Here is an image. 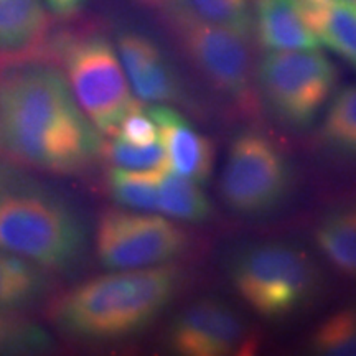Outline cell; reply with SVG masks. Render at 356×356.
Segmentation results:
<instances>
[{"label":"cell","mask_w":356,"mask_h":356,"mask_svg":"<svg viewBox=\"0 0 356 356\" xmlns=\"http://www.w3.org/2000/svg\"><path fill=\"white\" fill-rule=\"evenodd\" d=\"M102 152L99 131L65 74L26 58L0 73V159L55 175H76Z\"/></svg>","instance_id":"cell-1"},{"label":"cell","mask_w":356,"mask_h":356,"mask_svg":"<svg viewBox=\"0 0 356 356\" xmlns=\"http://www.w3.org/2000/svg\"><path fill=\"white\" fill-rule=\"evenodd\" d=\"M181 273L173 264L111 270L51 302L48 317L58 332L86 343H111L139 335L175 299Z\"/></svg>","instance_id":"cell-2"},{"label":"cell","mask_w":356,"mask_h":356,"mask_svg":"<svg viewBox=\"0 0 356 356\" xmlns=\"http://www.w3.org/2000/svg\"><path fill=\"white\" fill-rule=\"evenodd\" d=\"M0 249L50 273H66L81 261L86 228L66 200L0 159Z\"/></svg>","instance_id":"cell-3"},{"label":"cell","mask_w":356,"mask_h":356,"mask_svg":"<svg viewBox=\"0 0 356 356\" xmlns=\"http://www.w3.org/2000/svg\"><path fill=\"white\" fill-rule=\"evenodd\" d=\"M231 286L264 318L291 317L317 299L322 273L305 249L267 241L243 246L228 264Z\"/></svg>","instance_id":"cell-4"},{"label":"cell","mask_w":356,"mask_h":356,"mask_svg":"<svg viewBox=\"0 0 356 356\" xmlns=\"http://www.w3.org/2000/svg\"><path fill=\"white\" fill-rule=\"evenodd\" d=\"M51 55L92 126L99 134L114 136L137 104L114 44L101 33H66L55 40Z\"/></svg>","instance_id":"cell-5"},{"label":"cell","mask_w":356,"mask_h":356,"mask_svg":"<svg viewBox=\"0 0 356 356\" xmlns=\"http://www.w3.org/2000/svg\"><path fill=\"white\" fill-rule=\"evenodd\" d=\"M163 6L181 50L204 81L221 96L251 109L256 79L251 37L200 19L175 0Z\"/></svg>","instance_id":"cell-6"},{"label":"cell","mask_w":356,"mask_h":356,"mask_svg":"<svg viewBox=\"0 0 356 356\" xmlns=\"http://www.w3.org/2000/svg\"><path fill=\"white\" fill-rule=\"evenodd\" d=\"M335 65L318 48L267 51L256 83L270 114L284 126L305 129L317 121L337 88Z\"/></svg>","instance_id":"cell-7"},{"label":"cell","mask_w":356,"mask_h":356,"mask_svg":"<svg viewBox=\"0 0 356 356\" xmlns=\"http://www.w3.org/2000/svg\"><path fill=\"white\" fill-rule=\"evenodd\" d=\"M291 186V163L269 137L246 131L231 140L220 177V197L231 211L267 215L286 202Z\"/></svg>","instance_id":"cell-8"},{"label":"cell","mask_w":356,"mask_h":356,"mask_svg":"<svg viewBox=\"0 0 356 356\" xmlns=\"http://www.w3.org/2000/svg\"><path fill=\"white\" fill-rule=\"evenodd\" d=\"M188 248V236L167 216L154 211L109 208L97 218L95 249L108 270L168 264Z\"/></svg>","instance_id":"cell-9"},{"label":"cell","mask_w":356,"mask_h":356,"mask_svg":"<svg viewBox=\"0 0 356 356\" xmlns=\"http://www.w3.org/2000/svg\"><path fill=\"white\" fill-rule=\"evenodd\" d=\"M167 343L181 356H231L252 353L256 337L233 307L218 299H200L172 320Z\"/></svg>","instance_id":"cell-10"},{"label":"cell","mask_w":356,"mask_h":356,"mask_svg":"<svg viewBox=\"0 0 356 356\" xmlns=\"http://www.w3.org/2000/svg\"><path fill=\"white\" fill-rule=\"evenodd\" d=\"M132 92L140 101L165 104L180 101L184 86L162 48L144 33L124 30L115 43Z\"/></svg>","instance_id":"cell-11"},{"label":"cell","mask_w":356,"mask_h":356,"mask_svg":"<svg viewBox=\"0 0 356 356\" xmlns=\"http://www.w3.org/2000/svg\"><path fill=\"white\" fill-rule=\"evenodd\" d=\"M147 111L157 124L168 168L198 185L208 184L215 165L213 142L170 106L154 104Z\"/></svg>","instance_id":"cell-12"},{"label":"cell","mask_w":356,"mask_h":356,"mask_svg":"<svg viewBox=\"0 0 356 356\" xmlns=\"http://www.w3.org/2000/svg\"><path fill=\"white\" fill-rule=\"evenodd\" d=\"M254 33L267 51L314 50L318 38L302 17L297 0H254Z\"/></svg>","instance_id":"cell-13"},{"label":"cell","mask_w":356,"mask_h":356,"mask_svg":"<svg viewBox=\"0 0 356 356\" xmlns=\"http://www.w3.org/2000/svg\"><path fill=\"white\" fill-rule=\"evenodd\" d=\"M50 19L43 0H0V55L35 58Z\"/></svg>","instance_id":"cell-14"},{"label":"cell","mask_w":356,"mask_h":356,"mask_svg":"<svg viewBox=\"0 0 356 356\" xmlns=\"http://www.w3.org/2000/svg\"><path fill=\"white\" fill-rule=\"evenodd\" d=\"M320 43L356 66V3L351 0H297Z\"/></svg>","instance_id":"cell-15"},{"label":"cell","mask_w":356,"mask_h":356,"mask_svg":"<svg viewBox=\"0 0 356 356\" xmlns=\"http://www.w3.org/2000/svg\"><path fill=\"white\" fill-rule=\"evenodd\" d=\"M50 275L33 262L0 249V312H22L47 296Z\"/></svg>","instance_id":"cell-16"},{"label":"cell","mask_w":356,"mask_h":356,"mask_svg":"<svg viewBox=\"0 0 356 356\" xmlns=\"http://www.w3.org/2000/svg\"><path fill=\"white\" fill-rule=\"evenodd\" d=\"M314 241L338 273L356 280V208L323 218L314 231Z\"/></svg>","instance_id":"cell-17"},{"label":"cell","mask_w":356,"mask_h":356,"mask_svg":"<svg viewBox=\"0 0 356 356\" xmlns=\"http://www.w3.org/2000/svg\"><path fill=\"white\" fill-rule=\"evenodd\" d=\"M157 213L177 221L203 222L211 216L213 208L202 185L168 172L167 168L159 178Z\"/></svg>","instance_id":"cell-18"},{"label":"cell","mask_w":356,"mask_h":356,"mask_svg":"<svg viewBox=\"0 0 356 356\" xmlns=\"http://www.w3.org/2000/svg\"><path fill=\"white\" fill-rule=\"evenodd\" d=\"M320 139L333 152L356 157V84L333 97L320 127Z\"/></svg>","instance_id":"cell-19"},{"label":"cell","mask_w":356,"mask_h":356,"mask_svg":"<svg viewBox=\"0 0 356 356\" xmlns=\"http://www.w3.org/2000/svg\"><path fill=\"white\" fill-rule=\"evenodd\" d=\"M162 172L126 170L113 167L108 175L109 195L115 203L129 210L157 213L159 178Z\"/></svg>","instance_id":"cell-20"},{"label":"cell","mask_w":356,"mask_h":356,"mask_svg":"<svg viewBox=\"0 0 356 356\" xmlns=\"http://www.w3.org/2000/svg\"><path fill=\"white\" fill-rule=\"evenodd\" d=\"M309 348L322 356H356V307L325 318L312 333Z\"/></svg>","instance_id":"cell-21"},{"label":"cell","mask_w":356,"mask_h":356,"mask_svg":"<svg viewBox=\"0 0 356 356\" xmlns=\"http://www.w3.org/2000/svg\"><path fill=\"white\" fill-rule=\"evenodd\" d=\"M51 348V338L20 312H0V355H33Z\"/></svg>","instance_id":"cell-22"},{"label":"cell","mask_w":356,"mask_h":356,"mask_svg":"<svg viewBox=\"0 0 356 356\" xmlns=\"http://www.w3.org/2000/svg\"><path fill=\"white\" fill-rule=\"evenodd\" d=\"M190 13L211 24L249 35L254 32L251 0H175Z\"/></svg>","instance_id":"cell-23"},{"label":"cell","mask_w":356,"mask_h":356,"mask_svg":"<svg viewBox=\"0 0 356 356\" xmlns=\"http://www.w3.org/2000/svg\"><path fill=\"white\" fill-rule=\"evenodd\" d=\"M113 137L114 139L108 145H102V152L113 167L142 172H162L168 168L167 154L160 139L149 145H136L115 136Z\"/></svg>","instance_id":"cell-24"},{"label":"cell","mask_w":356,"mask_h":356,"mask_svg":"<svg viewBox=\"0 0 356 356\" xmlns=\"http://www.w3.org/2000/svg\"><path fill=\"white\" fill-rule=\"evenodd\" d=\"M114 136L136 145H149L159 140V129L149 111L136 104L124 115Z\"/></svg>","instance_id":"cell-25"},{"label":"cell","mask_w":356,"mask_h":356,"mask_svg":"<svg viewBox=\"0 0 356 356\" xmlns=\"http://www.w3.org/2000/svg\"><path fill=\"white\" fill-rule=\"evenodd\" d=\"M43 3L51 13L66 19V17L76 15L84 7L86 0H43Z\"/></svg>","instance_id":"cell-26"},{"label":"cell","mask_w":356,"mask_h":356,"mask_svg":"<svg viewBox=\"0 0 356 356\" xmlns=\"http://www.w3.org/2000/svg\"><path fill=\"white\" fill-rule=\"evenodd\" d=\"M142 2H145V3H150V6H160V3H165V2H168V0H142Z\"/></svg>","instance_id":"cell-27"},{"label":"cell","mask_w":356,"mask_h":356,"mask_svg":"<svg viewBox=\"0 0 356 356\" xmlns=\"http://www.w3.org/2000/svg\"><path fill=\"white\" fill-rule=\"evenodd\" d=\"M351 2H353V3H356V0H351Z\"/></svg>","instance_id":"cell-28"}]
</instances>
